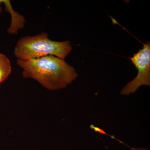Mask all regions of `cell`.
<instances>
[{"mask_svg":"<svg viewBox=\"0 0 150 150\" xmlns=\"http://www.w3.org/2000/svg\"><path fill=\"white\" fill-rule=\"evenodd\" d=\"M11 73L10 60L5 55L0 53V84L7 79Z\"/></svg>","mask_w":150,"mask_h":150,"instance_id":"5b68a950","label":"cell"},{"mask_svg":"<svg viewBox=\"0 0 150 150\" xmlns=\"http://www.w3.org/2000/svg\"><path fill=\"white\" fill-rule=\"evenodd\" d=\"M72 49L70 41H54L48 38V33L43 32L21 38L15 47L14 54L17 59L25 61L48 55L65 60Z\"/></svg>","mask_w":150,"mask_h":150,"instance_id":"7a4b0ae2","label":"cell"},{"mask_svg":"<svg viewBox=\"0 0 150 150\" xmlns=\"http://www.w3.org/2000/svg\"><path fill=\"white\" fill-rule=\"evenodd\" d=\"M131 150H148L147 149L144 148H136L130 147Z\"/></svg>","mask_w":150,"mask_h":150,"instance_id":"8992f818","label":"cell"},{"mask_svg":"<svg viewBox=\"0 0 150 150\" xmlns=\"http://www.w3.org/2000/svg\"><path fill=\"white\" fill-rule=\"evenodd\" d=\"M130 59L138 70V74L121 90L122 95L134 93L141 86H150V42L144 44L142 48Z\"/></svg>","mask_w":150,"mask_h":150,"instance_id":"3957f363","label":"cell"},{"mask_svg":"<svg viewBox=\"0 0 150 150\" xmlns=\"http://www.w3.org/2000/svg\"><path fill=\"white\" fill-rule=\"evenodd\" d=\"M0 3L4 4L5 10L8 12L11 16V21L10 26L7 30V32L12 34H17L18 30L24 28L26 21L24 16L20 14L18 12L14 11L10 1L8 0H0Z\"/></svg>","mask_w":150,"mask_h":150,"instance_id":"277c9868","label":"cell"},{"mask_svg":"<svg viewBox=\"0 0 150 150\" xmlns=\"http://www.w3.org/2000/svg\"><path fill=\"white\" fill-rule=\"evenodd\" d=\"M16 64L22 69L23 77L35 80L49 90L64 88L78 76L65 60L52 55L26 61L17 59Z\"/></svg>","mask_w":150,"mask_h":150,"instance_id":"6da1fadb","label":"cell"}]
</instances>
